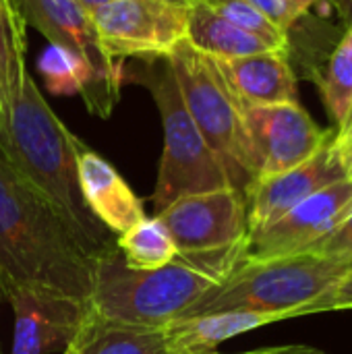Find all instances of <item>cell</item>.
<instances>
[{"label":"cell","mask_w":352,"mask_h":354,"mask_svg":"<svg viewBox=\"0 0 352 354\" xmlns=\"http://www.w3.org/2000/svg\"><path fill=\"white\" fill-rule=\"evenodd\" d=\"M77 137L62 124L27 73L15 97L0 108V151L15 172L58 216L95 263L116 253V236L83 203L75 162Z\"/></svg>","instance_id":"6da1fadb"},{"label":"cell","mask_w":352,"mask_h":354,"mask_svg":"<svg viewBox=\"0 0 352 354\" xmlns=\"http://www.w3.org/2000/svg\"><path fill=\"white\" fill-rule=\"evenodd\" d=\"M95 261L0 151V299L41 292L87 303Z\"/></svg>","instance_id":"7a4b0ae2"},{"label":"cell","mask_w":352,"mask_h":354,"mask_svg":"<svg viewBox=\"0 0 352 354\" xmlns=\"http://www.w3.org/2000/svg\"><path fill=\"white\" fill-rule=\"evenodd\" d=\"M351 268L352 261L313 253L239 259L232 272L178 319L224 311H299L301 317L311 315L313 303L328 295Z\"/></svg>","instance_id":"3957f363"},{"label":"cell","mask_w":352,"mask_h":354,"mask_svg":"<svg viewBox=\"0 0 352 354\" xmlns=\"http://www.w3.org/2000/svg\"><path fill=\"white\" fill-rule=\"evenodd\" d=\"M216 284V278L180 259L160 270H133L116 251L95 263L93 290L85 305L110 322L166 328Z\"/></svg>","instance_id":"277c9868"},{"label":"cell","mask_w":352,"mask_h":354,"mask_svg":"<svg viewBox=\"0 0 352 354\" xmlns=\"http://www.w3.org/2000/svg\"><path fill=\"white\" fill-rule=\"evenodd\" d=\"M166 60L193 122L222 162L230 187L245 195L255 183V164L241 102L228 87L216 60L187 41L178 44Z\"/></svg>","instance_id":"5b68a950"},{"label":"cell","mask_w":352,"mask_h":354,"mask_svg":"<svg viewBox=\"0 0 352 354\" xmlns=\"http://www.w3.org/2000/svg\"><path fill=\"white\" fill-rule=\"evenodd\" d=\"M143 83L156 100L164 129V151L151 197L156 214L180 197L228 189V174L193 122L168 60H145Z\"/></svg>","instance_id":"8992f818"},{"label":"cell","mask_w":352,"mask_h":354,"mask_svg":"<svg viewBox=\"0 0 352 354\" xmlns=\"http://www.w3.org/2000/svg\"><path fill=\"white\" fill-rule=\"evenodd\" d=\"M156 216L174 241L176 259L218 282L245 251L247 203L232 187L180 197Z\"/></svg>","instance_id":"52a82bcc"},{"label":"cell","mask_w":352,"mask_h":354,"mask_svg":"<svg viewBox=\"0 0 352 354\" xmlns=\"http://www.w3.org/2000/svg\"><path fill=\"white\" fill-rule=\"evenodd\" d=\"M89 15L102 50L118 62L166 58L187 35V8L160 0H108Z\"/></svg>","instance_id":"ba28073f"},{"label":"cell","mask_w":352,"mask_h":354,"mask_svg":"<svg viewBox=\"0 0 352 354\" xmlns=\"http://www.w3.org/2000/svg\"><path fill=\"white\" fill-rule=\"evenodd\" d=\"M243 120L253 151L255 180L303 164L336 137L334 131H324L299 102L243 106Z\"/></svg>","instance_id":"9c48e42d"},{"label":"cell","mask_w":352,"mask_h":354,"mask_svg":"<svg viewBox=\"0 0 352 354\" xmlns=\"http://www.w3.org/2000/svg\"><path fill=\"white\" fill-rule=\"evenodd\" d=\"M352 214V180L342 178L301 201L272 226L245 236L241 259H274L307 253Z\"/></svg>","instance_id":"30bf717a"},{"label":"cell","mask_w":352,"mask_h":354,"mask_svg":"<svg viewBox=\"0 0 352 354\" xmlns=\"http://www.w3.org/2000/svg\"><path fill=\"white\" fill-rule=\"evenodd\" d=\"M25 23L33 25L48 44H58L79 54L95 75L98 89L108 114L120 97L122 66L100 46L91 15L79 0H17Z\"/></svg>","instance_id":"8fae6325"},{"label":"cell","mask_w":352,"mask_h":354,"mask_svg":"<svg viewBox=\"0 0 352 354\" xmlns=\"http://www.w3.org/2000/svg\"><path fill=\"white\" fill-rule=\"evenodd\" d=\"M342 178H346V172L332 139L303 164L282 174L255 180L245 193L247 236L266 230L301 201Z\"/></svg>","instance_id":"7c38bea8"},{"label":"cell","mask_w":352,"mask_h":354,"mask_svg":"<svg viewBox=\"0 0 352 354\" xmlns=\"http://www.w3.org/2000/svg\"><path fill=\"white\" fill-rule=\"evenodd\" d=\"M8 303L15 313L10 354H48L64 351L75 336L85 311V303L27 290L15 292Z\"/></svg>","instance_id":"4fadbf2b"},{"label":"cell","mask_w":352,"mask_h":354,"mask_svg":"<svg viewBox=\"0 0 352 354\" xmlns=\"http://www.w3.org/2000/svg\"><path fill=\"white\" fill-rule=\"evenodd\" d=\"M75 162L83 203L106 230L120 236L145 218L143 201L120 172L79 137L75 141Z\"/></svg>","instance_id":"5bb4252c"},{"label":"cell","mask_w":352,"mask_h":354,"mask_svg":"<svg viewBox=\"0 0 352 354\" xmlns=\"http://www.w3.org/2000/svg\"><path fill=\"white\" fill-rule=\"evenodd\" d=\"M216 64L241 106L299 102V87L288 62V50H266L249 56L216 60Z\"/></svg>","instance_id":"9a60e30c"},{"label":"cell","mask_w":352,"mask_h":354,"mask_svg":"<svg viewBox=\"0 0 352 354\" xmlns=\"http://www.w3.org/2000/svg\"><path fill=\"white\" fill-rule=\"evenodd\" d=\"M301 317L299 311H224L174 319L164 328L170 354L214 353L222 342L263 326Z\"/></svg>","instance_id":"2e32d148"},{"label":"cell","mask_w":352,"mask_h":354,"mask_svg":"<svg viewBox=\"0 0 352 354\" xmlns=\"http://www.w3.org/2000/svg\"><path fill=\"white\" fill-rule=\"evenodd\" d=\"M62 354H170L164 328L129 326L100 317L87 305Z\"/></svg>","instance_id":"e0dca14e"},{"label":"cell","mask_w":352,"mask_h":354,"mask_svg":"<svg viewBox=\"0 0 352 354\" xmlns=\"http://www.w3.org/2000/svg\"><path fill=\"white\" fill-rule=\"evenodd\" d=\"M185 41L197 52L216 60L276 50L263 39H259L257 35L237 27L205 0H193L191 6L187 8Z\"/></svg>","instance_id":"ac0fdd59"},{"label":"cell","mask_w":352,"mask_h":354,"mask_svg":"<svg viewBox=\"0 0 352 354\" xmlns=\"http://www.w3.org/2000/svg\"><path fill=\"white\" fill-rule=\"evenodd\" d=\"M37 71L50 93L54 95L81 93L87 110L93 116H100V118L110 116L104 108L93 71L79 54L58 44H48V48L37 58Z\"/></svg>","instance_id":"d6986e66"},{"label":"cell","mask_w":352,"mask_h":354,"mask_svg":"<svg viewBox=\"0 0 352 354\" xmlns=\"http://www.w3.org/2000/svg\"><path fill=\"white\" fill-rule=\"evenodd\" d=\"M25 17L17 0H0V108H4L21 89L25 66Z\"/></svg>","instance_id":"ffe728a7"},{"label":"cell","mask_w":352,"mask_h":354,"mask_svg":"<svg viewBox=\"0 0 352 354\" xmlns=\"http://www.w3.org/2000/svg\"><path fill=\"white\" fill-rule=\"evenodd\" d=\"M116 249L127 268L160 270L176 259V247L158 216L139 220L124 234L116 236Z\"/></svg>","instance_id":"44dd1931"},{"label":"cell","mask_w":352,"mask_h":354,"mask_svg":"<svg viewBox=\"0 0 352 354\" xmlns=\"http://www.w3.org/2000/svg\"><path fill=\"white\" fill-rule=\"evenodd\" d=\"M322 93L324 104L338 127V135L346 129L352 112V25L330 56L322 81Z\"/></svg>","instance_id":"7402d4cb"},{"label":"cell","mask_w":352,"mask_h":354,"mask_svg":"<svg viewBox=\"0 0 352 354\" xmlns=\"http://www.w3.org/2000/svg\"><path fill=\"white\" fill-rule=\"evenodd\" d=\"M212 4L222 17L232 21L237 27L257 35L266 44H270L276 50H288V35L282 33L274 23H270L255 6H251L247 0H205Z\"/></svg>","instance_id":"603a6c76"},{"label":"cell","mask_w":352,"mask_h":354,"mask_svg":"<svg viewBox=\"0 0 352 354\" xmlns=\"http://www.w3.org/2000/svg\"><path fill=\"white\" fill-rule=\"evenodd\" d=\"M307 253L352 261V214L346 216L330 234H326L322 241H317Z\"/></svg>","instance_id":"cb8c5ba5"},{"label":"cell","mask_w":352,"mask_h":354,"mask_svg":"<svg viewBox=\"0 0 352 354\" xmlns=\"http://www.w3.org/2000/svg\"><path fill=\"white\" fill-rule=\"evenodd\" d=\"M352 309V268L340 278V282L311 307V315L324 311H344Z\"/></svg>","instance_id":"d4e9b609"},{"label":"cell","mask_w":352,"mask_h":354,"mask_svg":"<svg viewBox=\"0 0 352 354\" xmlns=\"http://www.w3.org/2000/svg\"><path fill=\"white\" fill-rule=\"evenodd\" d=\"M251 6H255L270 23H274L282 33L288 35L290 27L297 23V19L293 17V12L288 10V6L282 0H247Z\"/></svg>","instance_id":"484cf974"},{"label":"cell","mask_w":352,"mask_h":354,"mask_svg":"<svg viewBox=\"0 0 352 354\" xmlns=\"http://www.w3.org/2000/svg\"><path fill=\"white\" fill-rule=\"evenodd\" d=\"M207 354H232V353H207ZM234 354H326L324 351L315 348V346H307V344H284V346H266V348H257V351H247V353H234Z\"/></svg>","instance_id":"4316f807"},{"label":"cell","mask_w":352,"mask_h":354,"mask_svg":"<svg viewBox=\"0 0 352 354\" xmlns=\"http://www.w3.org/2000/svg\"><path fill=\"white\" fill-rule=\"evenodd\" d=\"M286 6H288V10L293 12V17L295 19H299V17H303L313 4H317L319 0H282Z\"/></svg>","instance_id":"83f0119b"},{"label":"cell","mask_w":352,"mask_h":354,"mask_svg":"<svg viewBox=\"0 0 352 354\" xmlns=\"http://www.w3.org/2000/svg\"><path fill=\"white\" fill-rule=\"evenodd\" d=\"M336 143V141H334ZM338 147V153H340V160H342V166H344V172H346V178L352 180V145H346V147Z\"/></svg>","instance_id":"f1b7e54d"},{"label":"cell","mask_w":352,"mask_h":354,"mask_svg":"<svg viewBox=\"0 0 352 354\" xmlns=\"http://www.w3.org/2000/svg\"><path fill=\"white\" fill-rule=\"evenodd\" d=\"M334 141H336V145H340V147L352 145V122L342 131V133H338V135L334 137Z\"/></svg>","instance_id":"f546056e"},{"label":"cell","mask_w":352,"mask_h":354,"mask_svg":"<svg viewBox=\"0 0 352 354\" xmlns=\"http://www.w3.org/2000/svg\"><path fill=\"white\" fill-rule=\"evenodd\" d=\"M81 4H83V8L87 10V12H93L98 6H102L104 2H108V0H79Z\"/></svg>","instance_id":"4dcf8cb0"},{"label":"cell","mask_w":352,"mask_h":354,"mask_svg":"<svg viewBox=\"0 0 352 354\" xmlns=\"http://www.w3.org/2000/svg\"><path fill=\"white\" fill-rule=\"evenodd\" d=\"M160 2H166V4H172V6H183V8H189L193 0H160Z\"/></svg>","instance_id":"1f68e13d"},{"label":"cell","mask_w":352,"mask_h":354,"mask_svg":"<svg viewBox=\"0 0 352 354\" xmlns=\"http://www.w3.org/2000/svg\"><path fill=\"white\" fill-rule=\"evenodd\" d=\"M352 122V112H351V118H349V124H351ZM349 124H346V127H349Z\"/></svg>","instance_id":"d6a6232c"}]
</instances>
